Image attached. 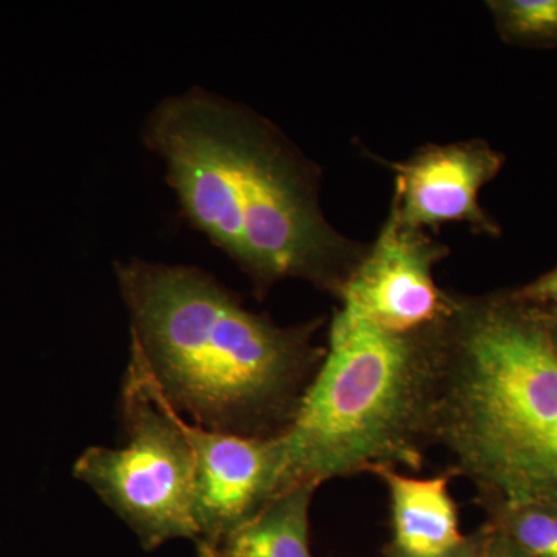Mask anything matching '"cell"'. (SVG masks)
<instances>
[{
    "label": "cell",
    "instance_id": "cell-1",
    "mask_svg": "<svg viewBox=\"0 0 557 557\" xmlns=\"http://www.w3.org/2000/svg\"><path fill=\"white\" fill-rule=\"evenodd\" d=\"M145 143L164 161L186 218L247 273L258 296L285 278L339 296L364 258L368 248L322 214L309 161L248 109L188 90L153 109Z\"/></svg>",
    "mask_w": 557,
    "mask_h": 557
},
{
    "label": "cell",
    "instance_id": "cell-2",
    "mask_svg": "<svg viewBox=\"0 0 557 557\" xmlns=\"http://www.w3.org/2000/svg\"><path fill=\"white\" fill-rule=\"evenodd\" d=\"M432 445L490 515L557 511V339L547 311L512 293L454 296L440 327Z\"/></svg>",
    "mask_w": 557,
    "mask_h": 557
},
{
    "label": "cell",
    "instance_id": "cell-3",
    "mask_svg": "<svg viewBox=\"0 0 557 557\" xmlns=\"http://www.w3.org/2000/svg\"><path fill=\"white\" fill-rule=\"evenodd\" d=\"M132 339L180 416L208 431H287L325 350L318 322L278 327L196 267L143 259L115 267Z\"/></svg>",
    "mask_w": 557,
    "mask_h": 557
},
{
    "label": "cell",
    "instance_id": "cell-4",
    "mask_svg": "<svg viewBox=\"0 0 557 557\" xmlns=\"http://www.w3.org/2000/svg\"><path fill=\"white\" fill-rule=\"evenodd\" d=\"M443 324V322H442ZM395 335L341 307L284 443L281 493L384 468H423L437 391L440 327Z\"/></svg>",
    "mask_w": 557,
    "mask_h": 557
},
{
    "label": "cell",
    "instance_id": "cell-5",
    "mask_svg": "<svg viewBox=\"0 0 557 557\" xmlns=\"http://www.w3.org/2000/svg\"><path fill=\"white\" fill-rule=\"evenodd\" d=\"M121 412L126 445L84 450L73 474L129 525L148 552L172 539L197 541L196 458L188 421L164 397L134 339Z\"/></svg>",
    "mask_w": 557,
    "mask_h": 557
},
{
    "label": "cell",
    "instance_id": "cell-6",
    "mask_svg": "<svg viewBox=\"0 0 557 557\" xmlns=\"http://www.w3.org/2000/svg\"><path fill=\"white\" fill-rule=\"evenodd\" d=\"M448 248L388 214L379 237L341 289L346 309L395 335H417L442 324L454 295L435 284L434 269Z\"/></svg>",
    "mask_w": 557,
    "mask_h": 557
},
{
    "label": "cell",
    "instance_id": "cell-7",
    "mask_svg": "<svg viewBox=\"0 0 557 557\" xmlns=\"http://www.w3.org/2000/svg\"><path fill=\"white\" fill-rule=\"evenodd\" d=\"M186 429L196 458L197 541L219 548L281 493L284 443L281 435L245 437L208 431L189 421Z\"/></svg>",
    "mask_w": 557,
    "mask_h": 557
},
{
    "label": "cell",
    "instance_id": "cell-8",
    "mask_svg": "<svg viewBox=\"0 0 557 557\" xmlns=\"http://www.w3.org/2000/svg\"><path fill=\"white\" fill-rule=\"evenodd\" d=\"M502 166L504 156L480 139L426 146L395 164L391 212L410 228L468 223L479 233L497 236L500 230L480 207L479 194Z\"/></svg>",
    "mask_w": 557,
    "mask_h": 557
},
{
    "label": "cell",
    "instance_id": "cell-9",
    "mask_svg": "<svg viewBox=\"0 0 557 557\" xmlns=\"http://www.w3.org/2000/svg\"><path fill=\"white\" fill-rule=\"evenodd\" d=\"M391 498L392 531L388 547L413 557L438 556L465 541L456 502L449 493L453 474L416 479L397 469L375 472Z\"/></svg>",
    "mask_w": 557,
    "mask_h": 557
},
{
    "label": "cell",
    "instance_id": "cell-10",
    "mask_svg": "<svg viewBox=\"0 0 557 557\" xmlns=\"http://www.w3.org/2000/svg\"><path fill=\"white\" fill-rule=\"evenodd\" d=\"M317 483L278 494L258 516L237 528L219 547L223 557H313L310 507Z\"/></svg>",
    "mask_w": 557,
    "mask_h": 557
},
{
    "label": "cell",
    "instance_id": "cell-11",
    "mask_svg": "<svg viewBox=\"0 0 557 557\" xmlns=\"http://www.w3.org/2000/svg\"><path fill=\"white\" fill-rule=\"evenodd\" d=\"M498 35L523 47L557 46V0L487 2Z\"/></svg>",
    "mask_w": 557,
    "mask_h": 557
},
{
    "label": "cell",
    "instance_id": "cell-12",
    "mask_svg": "<svg viewBox=\"0 0 557 557\" xmlns=\"http://www.w3.org/2000/svg\"><path fill=\"white\" fill-rule=\"evenodd\" d=\"M487 525L511 539L528 557H557L556 509L525 507L493 512Z\"/></svg>",
    "mask_w": 557,
    "mask_h": 557
},
{
    "label": "cell",
    "instance_id": "cell-13",
    "mask_svg": "<svg viewBox=\"0 0 557 557\" xmlns=\"http://www.w3.org/2000/svg\"><path fill=\"white\" fill-rule=\"evenodd\" d=\"M516 298L533 306H552L557 311V269L512 293Z\"/></svg>",
    "mask_w": 557,
    "mask_h": 557
},
{
    "label": "cell",
    "instance_id": "cell-14",
    "mask_svg": "<svg viewBox=\"0 0 557 557\" xmlns=\"http://www.w3.org/2000/svg\"><path fill=\"white\" fill-rule=\"evenodd\" d=\"M475 557H528L525 553L522 552L511 541L505 536L504 533L496 530L491 525H486L480 530V545L478 549V555Z\"/></svg>",
    "mask_w": 557,
    "mask_h": 557
},
{
    "label": "cell",
    "instance_id": "cell-15",
    "mask_svg": "<svg viewBox=\"0 0 557 557\" xmlns=\"http://www.w3.org/2000/svg\"><path fill=\"white\" fill-rule=\"evenodd\" d=\"M480 545V530L478 533L472 534V536L465 537V541L461 542L458 547L450 549V552L443 553V555L438 556H429V557H475L478 555V549ZM387 557H413L408 555H403V553L397 552V549L387 547L386 549Z\"/></svg>",
    "mask_w": 557,
    "mask_h": 557
},
{
    "label": "cell",
    "instance_id": "cell-16",
    "mask_svg": "<svg viewBox=\"0 0 557 557\" xmlns=\"http://www.w3.org/2000/svg\"><path fill=\"white\" fill-rule=\"evenodd\" d=\"M197 553H199V557H223L220 555L219 548L211 547L203 541H197Z\"/></svg>",
    "mask_w": 557,
    "mask_h": 557
},
{
    "label": "cell",
    "instance_id": "cell-17",
    "mask_svg": "<svg viewBox=\"0 0 557 557\" xmlns=\"http://www.w3.org/2000/svg\"><path fill=\"white\" fill-rule=\"evenodd\" d=\"M549 317H552L553 327H555V332L557 333V311L549 313Z\"/></svg>",
    "mask_w": 557,
    "mask_h": 557
},
{
    "label": "cell",
    "instance_id": "cell-18",
    "mask_svg": "<svg viewBox=\"0 0 557 557\" xmlns=\"http://www.w3.org/2000/svg\"><path fill=\"white\" fill-rule=\"evenodd\" d=\"M556 333V332H555ZM556 339H557V333H556Z\"/></svg>",
    "mask_w": 557,
    "mask_h": 557
}]
</instances>
